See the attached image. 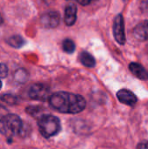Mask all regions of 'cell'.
Instances as JSON below:
<instances>
[{"label": "cell", "mask_w": 148, "mask_h": 149, "mask_svg": "<svg viewBox=\"0 0 148 149\" xmlns=\"http://www.w3.org/2000/svg\"><path fill=\"white\" fill-rule=\"evenodd\" d=\"M49 103L53 109L60 113L73 114L82 112L86 104L81 95L65 92H58L51 94Z\"/></svg>", "instance_id": "6da1fadb"}, {"label": "cell", "mask_w": 148, "mask_h": 149, "mask_svg": "<svg viewBox=\"0 0 148 149\" xmlns=\"http://www.w3.org/2000/svg\"><path fill=\"white\" fill-rule=\"evenodd\" d=\"M38 126L40 134L44 138H51L58 134L61 129V124L58 118L51 114H44L39 117Z\"/></svg>", "instance_id": "7a4b0ae2"}, {"label": "cell", "mask_w": 148, "mask_h": 149, "mask_svg": "<svg viewBox=\"0 0 148 149\" xmlns=\"http://www.w3.org/2000/svg\"><path fill=\"white\" fill-rule=\"evenodd\" d=\"M23 127L21 119L16 114H6L0 119V134L7 137L17 135Z\"/></svg>", "instance_id": "3957f363"}, {"label": "cell", "mask_w": 148, "mask_h": 149, "mask_svg": "<svg viewBox=\"0 0 148 149\" xmlns=\"http://www.w3.org/2000/svg\"><path fill=\"white\" fill-rule=\"evenodd\" d=\"M29 97L31 100L38 101H45L50 99V88L44 84H34L29 89Z\"/></svg>", "instance_id": "277c9868"}, {"label": "cell", "mask_w": 148, "mask_h": 149, "mask_svg": "<svg viewBox=\"0 0 148 149\" xmlns=\"http://www.w3.org/2000/svg\"><path fill=\"white\" fill-rule=\"evenodd\" d=\"M113 34L116 41L120 45H124L126 42L124 18L121 14H119L113 21Z\"/></svg>", "instance_id": "5b68a950"}, {"label": "cell", "mask_w": 148, "mask_h": 149, "mask_svg": "<svg viewBox=\"0 0 148 149\" xmlns=\"http://www.w3.org/2000/svg\"><path fill=\"white\" fill-rule=\"evenodd\" d=\"M60 16L57 11H47L40 17V23L44 28H55L58 25Z\"/></svg>", "instance_id": "8992f818"}, {"label": "cell", "mask_w": 148, "mask_h": 149, "mask_svg": "<svg viewBox=\"0 0 148 149\" xmlns=\"http://www.w3.org/2000/svg\"><path fill=\"white\" fill-rule=\"evenodd\" d=\"M117 97L118 100L123 103L126 104L127 106L130 107H133L136 103H137V97L135 96V94L133 93H132L129 90L126 89H121L117 93Z\"/></svg>", "instance_id": "52a82bcc"}, {"label": "cell", "mask_w": 148, "mask_h": 149, "mask_svg": "<svg viewBox=\"0 0 148 149\" xmlns=\"http://www.w3.org/2000/svg\"><path fill=\"white\" fill-rule=\"evenodd\" d=\"M77 19V6L73 3H70L65 9V23L66 25H72Z\"/></svg>", "instance_id": "ba28073f"}, {"label": "cell", "mask_w": 148, "mask_h": 149, "mask_svg": "<svg viewBox=\"0 0 148 149\" xmlns=\"http://www.w3.org/2000/svg\"><path fill=\"white\" fill-rule=\"evenodd\" d=\"M133 35L138 40H148V21L138 24L133 29Z\"/></svg>", "instance_id": "9c48e42d"}, {"label": "cell", "mask_w": 148, "mask_h": 149, "mask_svg": "<svg viewBox=\"0 0 148 149\" xmlns=\"http://www.w3.org/2000/svg\"><path fill=\"white\" fill-rule=\"evenodd\" d=\"M129 69L131 72L138 79L141 80H147L148 79L147 71L140 64L138 63H131L129 65Z\"/></svg>", "instance_id": "30bf717a"}, {"label": "cell", "mask_w": 148, "mask_h": 149, "mask_svg": "<svg viewBox=\"0 0 148 149\" xmlns=\"http://www.w3.org/2000/svg\"><path fill=\"white\" fill-rule=\"evenodd\" d=\"M80 62L86 67H93L96 64L95 58L87 52H82L79 55Z\"/></svg>", "instance_id": "8fae6325"}, {"label": "cell", "mask_w": 148, "mask_h": 149, "mask_svg": "<svg viewBox=\"0 0 148 149\" xmlns=\"http://www.w3.org/2000/svg\"><path fill=\"white\" fill-rule=\"evenodd\" d=\"M7 43L14 48H21L24 45L25 41L20 35H13L7 39Z\"/></svg>", "instance_id": "7c38bea8"}, {"label": "cell", "mask_w": 148, "mask_h": 149, "mask_svg": "<svg viewBox=\"0 0 148 149\" xmlns=\"http://www.w3.org/2000/svg\"><path fill=\"white\" fill-rule=\"evenodd\" d=\"M63 50L64 52H65L66 53H72L75 51V44L74 42L70 39V38H66L63 41Z\"/></svg>", "instance_id": "4fadbf2b"}, {"label": "cell", "mask_w": 148, "mask_h": 149, "mask_svg": "<svg viewBox=\"0 0 148 149\" xmlns=\"http://www.w3.org/2000/svg\"><path fill=\"white\" fill-rule=\"evenodd\" d=\"M1 100L5 102L6 104H9V105H15L17 103V97L11 95V94H4L1 97Z\"/></svg>", "instance_id": "5bb4252c"}, {"label": "cell", "mask_w": 148, "mask_h": 149, "mask_svg": "<svg viewBox=\"0 0 148 149\" xmlns=\"http://www.w3.org/2000/svg\"><path fill=\"white\" fill-rule=\"evenodd\" d=\"M15 79L17 82H24L27 79V73L24 69H20L16 72Z\"/></svg>", "instance_id": "9a60e30c"}, {"label": "cell", "mask_w": 148, "mask_h": 149, "mask_svg": "<svg viewBox=\"0 0 148 149\" xmlns=\"http://www.w3.org/2000/svg\"><path fill=\"white\" fill-rule=\"evenodd\" d=\"M8 75V67L6 65L0 63V79H4Z\"/></svg>", "instance_id": "2e32d148"}, {"label": "cell", "mask_w": 148, "mask_h": 149, "mask_svg": "<svg viewBox=\"0 0 148 149\" xmlns=\"http://www.w3.org/2000/svg\"><path fill=\"white\" fill-rule=\"evenodd\" d=\"M6 112H7V109L3 105L0 104V119L6 115Z\"/></svg>", "instance_id": "e0dca14e"}, {"label": "cell", "mask_w": 148, "mask_h": 149, "mask_svg": "<svg viewBox=\"0 0 148 149\" xmlns=\"http://www.w3.org/2000/svg\"><path fill=\"white\" fill-rule=\"evenodd\" d=\"M139 149H148V143L147 142H143V143H140L139 145Z\"/></svg>", "instance_id": "ac0fdd59"}, {"label": "cell", "mask_w": 148, "mask_h": 149, "mask_svg": "<svg viewBox=\"0 0 148 149\" xmlns=\"http://www.w3.org/2000/svg\"><path fill=\"white\" fill-rule=\"evenodd\" d=\"M91 3V1H79V3H80V4H82V5H87V4H89Z\"/></svg>", "instance_id": "d6986e66"}, {"label": "cell", "mask_w": 148, "mask_h": 149, "mask_svg": "<svg viewBox=\"0 0 148 149\" xmlns=\"http://www.w3.org/2000/svg\"><path fill=\"white\" fill-rule=\"evenodd\" d=\"M3 24V17H2V16H1V14H0V25Z\"/></svg>", "instance_id": "ffe728a7"}, {"label": "cell", "mask_w": 148, "mask_h": 149, "mask_svg": "<svg viewBox=\"0 0 148 149\" xmlns=\"http://www.w3.org/2000/svg\"><path fill=\"white\" fill-rule=\"evenodd\" d=\"M1 88H2V82L0 81V89H1Z\"/></svg>", "instance_id": "44dd1931"}]
</instances>
